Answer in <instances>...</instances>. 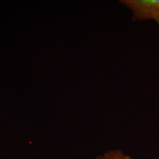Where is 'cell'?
Wrapping results in <instances>:
<instances>
[{"label": "cell", "mask_w": 159, "mask_h": 159, "mask_svg": "<svg viewBox=\"0 0 159 159\" xmlns=\"http://www.w3.org/2000/svg\"><path fill=\"white\" fill-rule=\"evenodd\" d=\"M133 12L134 21L155 20L159 17V0H121Z\"/></svg>", "instance_id": "obj_1"}, {"label": "cell", "mask_w": 159, "mask_h": 159, "mask_svg": "<svg viewBox=\"0 0 159 159\" xmlns=\"http://www.w3.org/2000/svg\"><path fill=\"white\" fill-rule=\"evenodd\" d=\"M125 155L120 150H112L98 156L96 159H123Z\"/></svg>", "instance_id": "obj_2"}, {"label": "cell", "mask_w": 159, "mask_h": 159, "mask_svg": "<svg viewBox=\"0 0 159 159\" xmlns=\"http://www.w3.org/2000/svg\"><path fill=\"white\" fill-rule=\"evenodd\" d=\"M123 159H133L132 158H131L129 156H128V155H125V156H124V158Z\"/></svg>", "instance_id": "obj_3"}, {"label": "cell", "mask_w": 159, "mask_h": 159, "mask_svg": "<svg viewBox=\"0 0 159 159\" xmlns=\"http://www.w3.org/2000/svg\"><path fill=\"white\" fill-rule=\"evenodd\" d=\"M154 20L156 21V23H157V24H159V17H157V18H156Z\"/></svg>", "instance_id": "obj_4"}]
</instances>
